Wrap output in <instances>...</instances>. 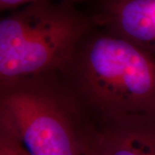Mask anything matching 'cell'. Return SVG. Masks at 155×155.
I'll use <instances>...</instances> for the list:
<instances>
[{
    "mask_svg": "<svg viewBox=\"0 0 155 155\" xmlns=\"http://www.w3.org/2000/svg\"><path fill=\"white\" fill-rule=\"evenodd\" d=\"M58 76L91 127L118 116L155 112V57L97 26Z\"/></svg>",
    "mask_w": 155,
    "mask_h": 155,
    "instance_id": "cell-1",
    "label": "cell"
},
{
    "mask_svg": "<svg viewBox=\"0 0 155 155\" xmlns=\"http://www.w3.org/2000/svg\"><path fill=\"white\" fill-rule=\"evenodd\" d=\"M95 27L91 13L66 0H41L0 22V87L61 73Z\"/></svg>",
    "mask_w": 155,
    "mask_h": 155,
    "instance_id": "cell-2",
    "label": "cell"
},
{
    "mask_svg": "<svg viewBox=\"0 0 155 155\" xmlns=\"http://www.w3.org/2000/svg\"><path fill=\"white\" fill-rule=\"evenodd\" d=\"M90 127L58 74L0 87V127L28 155H83Z\"/></svg>",
    "mask_w": 155,
    "mask_h": 155,
    "instance_id": "cell-3",
    "label": "cell"
},
{
    "mask_svg": "<svg viewBox=\"0 0 155 155\" xmlns=\"http://www.w3.org/2000/svg\"><path fill=\"white\" fill-rule=\"evenodd\" d=\"M91 15L97 27L155 57V0H97Z\"/></svg>",
    "mask_w": 155,
    "mask_h": 155,
    "instance_id": "cell-4",
    "label": "cell"
},
{
    "mask_svg": "<svg viewBox=\"0 0 155 155\" xmlns=\"http://www.w3.org/2000/svg\"><path fill=\"white\" fill-rule=\"evenodd\" d=\"M91 134L104 155H155V112L118 116Z\"/></svg>",
    "mask_w": 155,
    "mask_h": 155,
    "instance_id": "cell-5",
    "label": "cell"
},
{
    "mask_svg": "<svg viewBox=\"0 0 155 155\" xmlns=\"http://www.w3.org/2000/svg\"><path fill=\"white\" fill-rule=\"evenodd\" d=\"M0 155H28L11 133L0 127Z\"/></svg>",
    "mask_w": 155,
    "mask_h": 155,
    "instance_id": "cell-6",
    "label": "cell"
},
{
    "mask_svg": "<svg viewBox=\"0 0 155 155\" xmlns=\"http://www.w3.org/2000/svg\"><path fill=\"white\" fill-rule=\"evenodd\" d=\"M83 155H104L93 138L91 134V127H90L84 140Z\"/></svg>",
    "mask_w": 155,
    "mask_h": 155,
    "instance_id": "cell-7",
    "label": "cell"
},
{
    "mask_svg": "<svg viewBox=\"0 0 155 155\" xmlns=\"http://www.w3.org/2000/svg\"><path fill=\"white\" fill-rule=\"evenodd\" d=\"M41 0H0V9L1 11H7V10H13L17 7L22 5H26L34 2H37ZM73 4H79L83 3L86 0H66Z\"/></svg>",
    "mask_w": 155,
    "mask_h": 155,
    "instance_id": "cell-8",
    "label": "cell"
}]
</instances>
